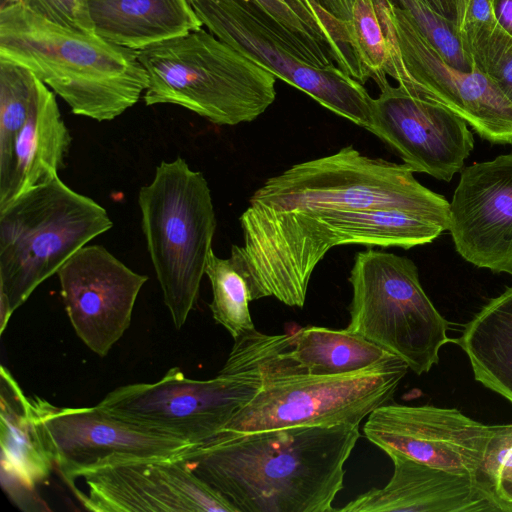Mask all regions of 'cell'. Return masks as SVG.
Masks as SVG:
<instances>
[{"mask_svg": "<svg viewBox=\"0 0 512 512\" xmlns=\"http://www.w3.org/2000/svg\"><path fill=\"white\" fill-rule=\"evenodd\" d=\"M359 425L224 432L182 459L238 512H332Z\"/></svg>", "mask_w": 512, "mask_h": 512, "instance_id": "cell-1", "label": "cell"}, {"mask_svg": "<svg viewBox=\"0 0 512 512\" xmlns=\"http://www.w3.org/2000/svg\"><path fill=\"white\" fill-rule=\"evenodd\" d=\"M239 220L243 245H232L230 257L246 280L250 300L274 297L300 308L314 269L331 248L358 244L409 249L431 243L445 231L397 210L244 211Z\"/></svg>", "mask_w": 512, "mask_h": 512, "instance_id": "cell-2", "label": "cell"}, {"mask_svg": "<svg viewBox=\"0 0 512 512\" xmlns=\"http://www.w3.org/2000/svg\"><path fill=\"white\" fill-rule=\"evenodd\" d=\"M0 58L30 70L74 114L99 122L131 108L149 85L137 50L54 24L19 3L0 8Z\"/></svg>", "mask_w": 512, "mask_h": 512, "instance_id": "cell-3", "label": "cell"}, {"mask_svg": "<svg viewBox=\"0 0 512 512\" xmlns=\"http://www.w3.org/2000/svg\"><path fill=\"white\" fill-rule=\"evenodd\" d=\"M137 51L149 79L147 106L174 104L233 126L253 121L276 98L271 72L202 28Z\"/></svg>", "mask_w": 512, "mask_h": 512, "instance_id": "cell-4", "label": "cell"}, {"mask_svg": "<svg viewBox=\"0 0 512 512\" xmlns=\"http://www.w3.org/2000/svg\"><path fill=\"white\" fill-rule=\"evenodd\" d=\"M397 210L449 228L448 202L420 184L405 164L361 154L353 146L295 164L258 188L251 214L312 213L330 209Z\"/></svg>", "mask_w": 512, "mask_h": 512, "instance_id": "cell-5", "label": "cell"}, {"mask_svg": "<svg viewBox=\"0 0 512 512\" xmlns=\"http://www.w3.org/2000/svg\"><path fill=\"white\" fill-rule=\"evenodd\" d=\"M112 226L104 207L59 175L1 206L0 334L42 282Z\"/></svg>", "mask_w": 512, "mask_h": 512, "instance_id": "cell-6", "label": "cell"}, {"mask_svg": "<svg viewBox=\"0 0 512 512\" xmlns=\"http://www.w3.org/2000/svg\"><path fill=\"white\" fill-rule=\"evenodd\" d=\"M141 226L176 329L194 309L205 274L216 216L204 175L182 157L162 161L152 181L138 193Z\"/></svg>", "mask_w": 512, "mask_h": 512, "instance_id": "cell-7", "label": "cell"}, {"mask_svg": "<svg viewBox=\"0 0 512 512\" xmlns=\"http://www.w3.org/2000/svg\"><path fill=\"white\" fill-rule=\"evenodd\" d=\"M349 282L346 329L395 354L417 375L429 372L450 341L449 322L422 288L415 263L367 249L356 254Z\"/></svg>", "mask_w": 512, "mask_h": 512, "instance_id": "cell-8", "label": "cell"}, {"mask_svg": "<svg viewBox=\"0 0 512 512\" xmlns=\"http://www.w3.org/2000/svg\"><path fill=\"white\" fill-rule=\"evenodd\" d=\"M262 382L260 372L249 367L222 368L208 380L173 367L156 382L120 386L97 405L134 426L199 446L225 431Z\"/></svg>", "mask_w": 512, "mask_h": 512, "instance_id": "cell-9", "label": "cell"}, {"mask_svg": "<svg viewBox=\"0 0 512 512\" xmlns=\"http://www.w3.org/2000/svg\"><path fill=\"white\" fill-rule=\"evenodd\" d=\"M408 369L404 360L392 355L347 374L264 379L262 388L237 412L224 432L360 425L392 399Z\"/></svg>", "mask_w": 512, "mask_h": 512, "instance_id": "cell-10", "label": "cell"}, {"mask_svg": "<svg viewBox=\"0 0 512 512\" xmlns=\"http://www.w3.org/2000/svg\"><path fill=\"white\" fill-rule=\"evenodd\" d=\"M386 39V75L408 92L461 117L492 144L512 145V104L480 71L449 64L408 13L390 0H374Z\"/></svg>", "mask_w": 512, "mask_h": 512, "instance_id": "cell-11", "label": "cell"}, {"mask_svg": "<svg viewBox=\"0 0 512 512\" xmlns=\"http://www.w3.org/2000/svg\"><path fill=\"white\" fill-rule=\"evenodd\" d=\"M34 418L54 467L71 489L75 480L127 462L182 458L195 445L127 423L98 405L59 407L30 397Z\"/></svg>", "mask_w": 512, "mask_h": 512, "instance_id": "cell-12", "label": "cell"}, {"mask_svg": "<svg viewBox=\"0 0 512 512\" xmlns=\"http://www.w3.org/2000/svg\"><path fill=\"white\" fill-rule=\"evenodd\" d=\"M202 24L275 77L367 129L373 98L338 67L315 68L293 56L237 0H188Z\"/></svg>", "mask_w": 512, "mask_h": 512, "instance_id": "cell-13", "label": "cell"}, {"mask_svg": "<svg viewBox=\"0 0 512 512\" xmlns=\"http://www.w3.org/2000/svg\"><path fill=\"white\" fill-rule=\"evenodd\" d=\"M371 123L366 129L389 145L413 172L449 182L462 170L474 147L468 124L444 106L392 86L377 83Z\"/></svg>", "mask_w": 512, "mask_h": 512, "instance_id": "cell-14", "label": "cell"}, {"mask_svg": "<svg viewBox=\"0 0 512 512\" xmlns=\"http://www.w3.org/2000/svg\"><path fill=\"white\" fill-rule=\"evenodd\" d=\"M61 297L80 340L106 356L131 323L148 276L134 272L101 245H86L58 270Z\"/></svg>", "mask_w": 512, "mask_h": 512, "instance_id": "cell-15", "label": "cell"}, {"mask_svg": "<svg viewBox=\"0 0 512 512\" xmlns=\"http://www.w3.org/2000/svg\"><path fill=\"white\" fill-rule=\"evenodd\" d=\"M84 493L71 488L94 512H238L196 476L182 458L140 460L100 468L82 477Z\"/></svg>", "mask_w": 512, "mask_h": 512, "instance_id": "cell-16", "label": "cell"}, {"mask_svg": "<svg viewBox=\"0 0 512 512\" xmlns=\"http://www.w3.org/2000/svg\"><path fill=\"white\" fill-rule=\"evenodd\" d=\"M363 432L384 452L398 451L438 469L475 475L493 425L457 409L386 403L368 416Z\"/></svg>", "mask_w": 512, "mask_h": 512, "instance_id": "cell-17", "label": "cell"}, {"mask_svg": "<svg viewBox=\"0 0 512 512\" xmlns=\"http://www.w3.org/2000/svg\"><path fill=\"white\" fill-rule=\"evenodd\" d=\"M448 231L464 260L512 275V153L462 168Z\"/></svg>", "mask_w": 512, "mask_h": 512, "instance_id": "cell-18", "label": "cell"}, {"mask_svg": "<svg viewBox=\"0 0 512 512\" xmlns=\"http://www.w3.org/2000/svg\"><path fill=\"white\" fill-rule=\"evenodd\" d=\"M385 453L394 467L389 482L360 494L336 511L503 512L475 475L438 469L394 450Z\"/></svg>", "mask_w": 512, "mask_h": 512, "instance_id": "cell-19", "label": "cell"}, {"mask_svg": "<svg viewBox=\"0 0 512 512\" xmlns=\"http://www.w3.org/2000/svg\"><path fill=\"white\" fill-rule=\"evenodd\" d=\"M289 53L308 65L340 68L363 82L365 70L346 26L311 0H237Z\"/></svg>", "mask_w": 512, "mask_h": 512, "instance_id": "cell-20", "label": "cell"}, {"mask_svg": "<svg viewBox=\"0 0 512 512\" xmlns=\"http://www.w3.org/2000/svg\"><path fill=\"white\" fill-rule=\"evenodd\" d=\"M392 355L346 328L307 326L276 335L265 373L267 378L341 375L373 366Z\"/></svg>", "mask_w": 512, "mask_h": 512, "instance_id": "cell-21", "label": "cell"}, {"mask_svg": "<svg viewBox=\"0 0 512 512\" xmlns=\"http://www.w3.org/2000/svg\"><path fill=\"white\" fill-rule=\"evenodd\" d=\"M71 143L53 92L36 78L27 120L15 140L10 174L0 187V207L57 176Z\"/></svg>", "mask_w": 512, "mask_h": 512, "instance_id": "cell-22", "label": "cell"}, {"mask_svg": "<svg viewBox=\"0 0 512 512\" xmlns=\"http://www.w3.org/2000/svg\"><path fill=\"white\" fill-rule=\"evenodd\" d=\"M86 31L140 50L203 24L188 0H86Z\"/></svg>", "mask_w": 512, "mask_h": 512, "instance_id": "cell-23", "label": "cell"}, {"mask_svg": "<svg viewBox=\"0 0 512 512\" xmlns=\"http://www.w3.org/2000/svg\"><path fill=\"white\" fill-rule=\"evenodd\" d=\"M454 342L475 380L512 403V287L483 306Z\"/></svg>", "mask_w": 512, "mask_h": 512, "instance_id": "cell-24", "label": "cell"}, {"mask_svg": "<svg viewBox=\"0 0 512 512\" xmlns=\"http://www.w3.org/2000/svg\"><path fill=\"white\" fill-rule=\"evenodd\" d=\"M1 465L32 485L47 481L54 464L41 439L30 397L11 372L0 369Z\"/></svg>", "mask_w": 512, "mask_h": 512, "instance_id": "cell-25", "label": "cell"}, {"mask_svg": "<svg viewBox=\"0 0 512 512\" xmlns=\"http://www.w3.org/2000/svg\"><path fill=\"white\" fill-rule=\"evenodd\" d=\"M205 274L212 287L209 304L213 319L237 339L255 330L250 311L249 289L243 275L231 257L220 258L212 251Z\"/></svg>", "mask_w": 512, "mask_h": 512, "instance_id": "cell-26", "label": "cell"}, {"mask_svg": "<svg viewBox=\"0 0 512 512\" xmlns=\"http://www.w3.org/2000/svg\"><path fill=\"white\" fill-rule=\"evenodd\" d=\"M35 79L27 68L0 58V187L10 174L15 140L28 117Z\"/></svg>", "mask_w": 512, "mask_h": 512, "instance_id": "cell-27", "label": "cell"}, {"mask_svg": "<svg viewBox=\"0 0 512 512\" xmlns=\"http://www.w3.org/2000/svg\"><path fill=\"white\" fill-rule=\"evenodd\" d=\"M459 33L473 67L512 104V37L497 22L465 26Z\"/></svg>", "mask_w": 512, "mask_h": 512, "instance_id": "cell-28", "label": "cell"}, {"mask_svg": "<svg viewBox=\"0 0 512 512\" xmlns=\"http://www.w3.org/2000/svg\"><path fill=\"white\" fill-rule=\"evenodd\" d=\"M405 10L419 31L452 66L466 72L474 70L455 22L445 18L421 0H390Z\"/></svg>", "mask_w": 512, "mask_h": 512, "instance_id": "cell-29", "label": "cell"}, {"mask_svg": "<svg viewBox=\"0 0 512 512\" xmlns=\"http://www.w3.org/2000/svg\"><path fill=\"white\" fill-rule=\"evenodd\" d=\"M352 48L368 78L376 83L387 78L388 48L374 0H356L349 24Z\"/></svg>", "mask_w": 512, "mask_h": 512, "instance_id": "cell-30", "label": "cell"}, {"mask_svg": "<svg viewBox=\"0 0 512 512\" xmlns=\"http://www.w3.org/2000/svg\"><path fill=\"white\" fill-rule=\"evenodd\" d=\"M475 476L503 512H512V424L493 425Z\"/></svg>", "mask_w": 512, "mask_h": 512, "instance_id": "cell-31", "label": "cell"}, {"mask_svg": "<svg viewBox=\"0 0 512 512\" xmlns=\"http://www.w3.org/2000/svg\"><path fill=\"white\" fill-rule=\"evenodd\" d=\"M18 3L33 14L54 24L86 31V0H19Z\"/></svg>", "mask_w": 512, "mask_h": 512, "instance_id": "cell-32", "label": "cell"}, {"mask_svg": "<svg viewBox=\"0 0 512 512\" xmlns=\"http://www.w3.org/2000/svg\"><path fill=\"white\" fill-rule=\"evenodd\" d=\"M1 485L7 496L22 511H49L50 508L32 485L11 469L1 466Z\"/></svg>", "mask_w": 512, "mask_h": 512, "instance_id": "cell-33", "label": "cell"}, {"mask_svg": "<svg viewBox=\"0 0 512 512\" xmlns=\"http://www.w3.org/2000/svg\"><path fill=\"white\" fill-rule=\"evenodd\" d=\"M492 0H461L457 10L458 30L465 26L495 23Z\"/></svg>", "mask_w": 512, "mask_h": 512, "instance_id": "cell-34", "label": "cell"}, {"mask_svg": "<svg viewBox=\"0 0 512 512\" xmlns=\"http://www.w3.org/2000/svg\"><path fill=\"white\" fill-rule=\"evenodd\" d=\"M325 14L349 29L352 9L356 0H311Z\"/></svg>", "mask_w": 512, "mask_h": 512, "instance_id": "cell-35", "label": "cell"}, {"mask_svg": "<svg viewBox=\"0 0 512 512\" xmlns=\"http://www.w3.org/2000/svg\"><path fill=\"white\" fill-rule=\"evenodd\" d=\"M497 24L512 37V0H492Z\"/></svg>", "mask_w": 512, "mask_h": 512, "instance_id": "cell-36", "label": "cell"}, {"mask_svg": "<svg viewBox=\"0 0 512 512\" xmlns=\"http://www.w3.org/2000/svg\"><path fill=\"white\" fill-rule=\"evenodd\" d=\"M431 9L456 23L457 10L461 0H421Z\"/></svg>", "mask_w": 512, "mask_h": 512, "instance_id": "cell-37", "label": "cell"}, {"mask_svg": "<svg viewBox=\"0 0 512 512\" xmlns=\"http://www.w3.org/2000/svg\"><path fill=\"white\" fill-rule=\"evenodd\" d=\"M19 0H1L0 8H3L8 5L16 4Z\"/></svg>", "mask_w": 512, "mask_h": 512, "instance_id": "cell-38", "label": "cell"}]
</instances>
